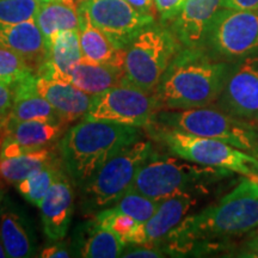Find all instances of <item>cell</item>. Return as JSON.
<instances>
[{
  "label": "cell",
  "mask_w": 258,
  "mask_h": 258,
  "mask_svg": "<svg viewBox=\"0 0 258 258\" xmlns=\"http://www.w3.org/2000/svg\"><path fill=\"white\" fill-rule=\"evenodd\" d=\"M35 22L46 37L47 44L59 31L74 29L79 30L80 23L78 9L64 4L60 0L41 3Z\"/></svg>",
  "instance_id": "obj_26"
},
{
  "label": "cell",
  "mask_w": 258,
  "mask_h": 258,
  "mask_svg": "<svg viewBox=\"0 0 258 258\" xmlns=\"http://www.w3.org/2000/svg\"><path fill=\"white\" fill-rule=\"evenodd\" d=\"M32 76H37L36 70L23 56L0 47V83H19Z\"/></svg>",
  "instance_id": "obj_29"
},
{
  "label": "cell",
  "mask_w": 258,
  "mask_h": 258,
  "mask_svg": "<svg viewBox=\"0 0 258 258\" xmlns=\"http://www.w3.org/2000/svg\"><path fill=\"white\" fill-rule=\"evenodd\" d=\"M145 129L153 140L163 145L173 156L201 165L232 171L258 182V158L233 145L218 139L184 133L154 122Z\"/></svg>",
  "instance_id": "obj_5"
},
{
  "label": "cell",
  "mask_w": 258,
  "mask_h": 258,
  "mask_svg": "<svg viewBox=\"0 0 258 258\" xmlns=\"http://www.w3.org/2000/svg\"><path fill=\"white\" fill-rule=\"evenodd\" d=\"M232 171L158 153L156 150L135 176L129 190L163 201L178 195L200 196L208 188L232 176Z\"/></svg>",
  "instance_id": "obj_4"
},
{
  "label": "cell",
  "mask_w": 258,
  "mask_h": 258,
  "mask_svg": "<svg viewBox=\"0 0 258 258\" xmlns=\"http://www.w3.org/2000/svg\"><path fill=\"white\" fill-rule=\"evenodd\" d=\"M159 205L160 201L147 198L134 190H128L112 205L111 208L115 212L129 215L138 222L144 224L153 217Z\"/></svg>",
  "instance_id": "obj_28"
},
{
  "label": "cell",
  "mask_w": 258,
  "mask_h": 258,
  "mask_svg": "<svg viewBox=\"0 0 258 258\" xmlns=\"http://www.w3.org/2000/svg\"><path fill=\"white\" fill-rule=\"evenodd\" d=\"M3 179L2 176H0V206H2L3 200L5 198V189H4V184H3Z\"/></svg>",
  "instance_id": "obj_39"
},
{
  "label": "cell",
  "mask_w": 258,
  "mask_h": 258,
  "mask_svg": "<svg viewBox=\"0 0 258 258\" xmlns=\"http://www.w3.org/2000/svg\"><path fill=\"white\" fill-rule=\"evenodd\" d=\"M35 89L55 108L66 124L82 120L91 108L96 96L82 91L72 84L36 76Z\"/></svg>",
  "instance_id": "obj_18"
},
{
  "label": "cell",
  "mask_w": 258,
  "mask_h": 258,
  "mask_svg": "<svg viewBox=\"0 0 258 258\" xmlns=\"http://www.w3.org/2000/svg\"><path fill=\"white\" fill-rule=\"evenodd\" d=\"M198 203V196L178 195L160 201L153 217L140 225L132 244L156 245L188 217Z\"/></svg>",
  "instance_id": "obj_17"
},
{
  "label": "cell",
  "mask_w": 258,
  "mask_h": 258,
  "mask_svg": "<svg viewBox=\"0 0 258 258\" xmlns=\"http://www.w3.org/2000/svg\"><path fill=\"white\" fill-rule=\"evenodd\" d=\"M76 245L77 256L85 258H117L127 244L110 228H106L91 219L83 225Z\"/></svg>",
  "instance_id": "obj_23"
},
{
  "label": "cell",
  "mask_w": 258,
  "mask_h": 258,
  "mask_svg": "<svg viewBox=\"0 0 258 258\" xmlns=\"http://www.w3.org/2000/svg\"><path fill=\"white\" fill-rule=\"evenodd\" d=\"M62 170L63 165L60 157L42 169L35 171L27 178L19 182L16 185V188H17L18 192L23 196V199L38 208L42 200L47 195L48 190L50 189L54 180L56 179V177Z\"/></svg>",
  "instance_id": "obj_27"
},
{
  "label": "cell",
  "mask_w": 258,
  "mask_h": 258,
  "mask_svg": "<svg viewBox=\"0 0 258 258\" xmlns=\"http://www.w3.org/2000/svg\"><path fill=\"white\" fill-rule=\"evenodd\" d=\"M123 77L124 71L120 67L93 62L83 57L70 74L67 83L89 95L98 96L121 84Z\"/></svg>",
  "instance_id": "obj_24"
},
{
  "label": "cell",
  "mask_w": 258,
  "mask_h": 258,
  "mask_svg": "<svg viewBox=\"0 0 258 258\" xmlns=\"http://www.w3.org/2000/svg\"><path fill=\"white\" fill-rule=\"evenodd\" d=\"M0 47L23 56L36 72L48 55L47 40L35 19L12 24L0 23Z\"/></svg>",
  "instance_id": "obj_19"
},
{
  "label": "cell",
  "mask_w": 258,
  "mask_h": 258,
  "mask_svg": "<svg viewBox=\"0 0 258 258\" xmlns=\"http://www.w3.org/2000/svg\"><path fill=\"white\" fill-rule=\"evenodd\" d=\"M222 8V0H186L169 24L184 48H203L209 25Z\"/></svg>",
  "instance_id": "obj_16"
},
{
  "label": "cell",
  "mask_w": 258,
  "mask_h": 258,
  "mask_svg": "<svg viewBox=\"0 0 258 258\" xmlns=\"http://www.w3.org/2000/svg\"><path fill=\"white\" fill-rule=\"evenodd\" d=\"M4 257H8V253H6V251L4 249V245H3L2 239H0V258H4Z\"/></svg>",
  "instance_id": "obj_40"
},
{
  "label": "cell",
  "mask_w": 258,
  "mask_h": 258,
  "mask_svg": "<svg viewBox=\"0 0 258 258\" xmlns=\"http://www.w3.org/2000/svg\"><path fill=\"white\" fill-rule=\"evenodd\" d=\"M80 6L120 49H125L139 32L156 22V18L140 14L125 0H84Z\"/></svg>",
  "instance_id": "obj_11"
},
{
  "label": "cell",
  "mask_w": 258,
  "mask_h": 258,
  "mask_svg": "<svg viewBox=\"0 0 258 258\" xmlns=\"http://www.w3.org/2000/svg\"><path fill=\"white\" fill-rule=\"evenodd\" d=\"M232 63L212 56L205 48L183 47L161 77L154 95L161 109L183 110L215 104Z\"/></svg>",
  "instance_id": "obj_2"
},
{
  "label": "cell",
  "mask_w": 258,
  "mask_h": 258,
  "mask_svg": "<svg viewBox=\"0 0 258 258\" xmlns=\"http://www.w3.org/2000/svg\"><path fill=\"white\" fill-rule=\"evenodd\" d=\"M153 122L198 137L218 139L258 158V125L235 117L215 104L183 110L161 109Z\"/></svg>",
  "instance_id": "obj_6"
},
{
  "label": "cell",
  "mask_w": 258,
  "mask_h": 258,
  "mask_svg": "<svg viewBox=\"0 0 258 258\" xmlns=\"http://www.w3.org/2000/svg\"><path fill=\"white\" fill-rule=\"evenodd\" d=\"M186 0H154L161 23L170 24L184 6Z\"/></svg>",
  "instance_id": "obj_31"
},
{
  "label": "cell",
  "mask_w": 258,
  "mask_h": 258,
  "mask_svg": "<svg viewBox=\"0 0 258 258\" xmlns=\"http://www.w3.org/2000/svg\"><path fill=\"white\" fill-rule=\"evenodd\" d=\"M258 228V182L240 180L218 202L188 215L156 246L172 256L209 252Z\"/></svg>",
  "instance_id": "obj_1"
},
{
  "label": "cell",
  "mask_w": 258,
  "mask_h": 258,
  "mask_svg": "<svg viewBox=\"0 0 258 258\" xmlns=\"http://www.w3.org/2000/svg\"><path fill=\"white\" fill-rule=\"evenodd\" d=\"M0 239L9 258L37 256V238L31 220L9 198H4L0 206Z\"/></svg>",
  "instance_id": "obj_15"
},
{
  "label": "cell",
  "mask_w": 258,
  "mask_h": 258,
  "mask_svg": "<svg viewBox=\"0 0 258 258\" xmlns=\"http://www.w3.org/2000/svg\"><path fill=\"white\" fill-rule=\"evenodd\" d=\"M206 50L215 59L234 63L258 54V10L221 8L206 36Z\"/></svg>",
  "instance_id": "obj_9"
},
{
  "label": "cell",
  "mask_w": 258,
  "mask_h": 258,
  "mask_svg": "<svg viewBox=\"0 0 258 258\" xmlns=\"http://www.w3.org/2000/svg\"><path fill=\"white\" fill-rule=\"evenodd\" d=\"M9 123V115L5 117H0V147H2L3 141L6 137V131H8Z\"/></svg>",
  "instance_id": "obj_38"
},
{
  "label": "cell",
  "mask_w": 258,
  "mask_h": 258,
  "mask_svg": "<svg viewBox=\"0 0 258 258\" xmlns=\"http://www.w3.org/2000/svg\"><path fill=\"white\" fill-rule=\"evenodd\" d=\"M222 8L233 10H258V0H222Z\"/></svg>",
  "instance_id": "obj_36"
},
{
  "label": "cell",
  "mask_w": 258,
  "mask_h": 258,
  "mask_svg": "<svg viewBox=\"0 0 258 258\" xmlns=\"http://www.w3.org/2000/svg\"><path fill=\"white\" fill-rule=\"evenodd\" d=\"M165 256V252L160 247L144 244H129L122 253V257L124 258H158Z\"/></svg>",
  "instance_id": "obj_32"
},
{
  "label": "cell",
  "mask_w": 258,
  "mask_h": 258,
  "mask_svg": "<svg viewBox=\"0 0 258 258\" xmlns=\"http://www.w3.org/2000/svg\"><path fill=\"white\" fill-rule=\"evenodd\" d=\"M160 110L154 92L122 82L96 96L83 118L146 128Z\"/></svg>",
  "instance_id": "obj_10"
},
{
  "label": "cell",
  "mask_w": 258,
  "mask_h": 258,
  "mask_svg": "<svg viewBox=\"0 0 258 258\" xmlns=\"http://www.w3.org/2000/svg\"><path fill=\"white\" fill-rule=\"evenodd\" d=\"M60 158L59 144L32 152L0 159V176L9 184L17 185L35 171L42 169Z\"/></svg>",
  "instance_id": "obj_25"
},
{
  "label": "cell",
  "mask_w": 258,
  "mask_h": 258,
  "mask_svg": "<svg viewBox=\"0 0 258 258\" xmlns=\"http://www.w3.org/2000/svg\"><path fill=\"white\" fill-rule=\"evenodd\" d=\"M72 256H76L72 245L70 244V241H63V239L54 241L37 254V257L41 258H69Z\"/></svg>",
  "instance_id": "obj_33"
},
{
  "label": "cell",
  "mask_w": 258,
  "mask_h": 258,
  "mask_svg": "<svg viewBox=\"0 0 258 258\" xmlns=\"http://www.w3.org/2000/svg\"><path fill=\"white\" fill-rule=\"evenodd\" d=\"M82 59L79 30L59 31L48 43L47 59L38 69L37 76L67 82Z\"/></svg>",
  "instance_id": "obj_20"
},
{
  "label": "cell",
  "mask_w": 258,
  "mask_h": 258,
  "mask_svg": "<svg viewBox=\"0 0 258 258\" xmlns=\"http://www.w3.org/2000/svg\"><path fill=\"white\" fill-rule=\"evenodd\" d=\"M69 125L62 122L14 121L9 118L0 159L32 152L59 144Z\"/></svg>",
  "instance_id": "obj_13"
},
{
  "label": "cell",
  "mask_w": 258,
  "mask_h": 258,
  "mask_svg": "<svg viewBox=\"0 0 258 258\" xmlns=\"http://www.w3.org/2000/svg\"><path fill=\"white\" fill-rule=\"evenodd\" d=\"M182 48L169 25L161 22L148 24L125 48L122 82L154 92L170 62Z\"/></svg>",
  "instance_id": "obj_7"
},
{
  "label": "cell",
  "mask_w": 258,
  "mask_h": 258,
  "mask_svg": "<svg viewBox=\"0 0 258 258\" xmlns=\"http://www.w3.org/2000/svg\"><path fill=\"white\" fill-rule=\"evenodd\" d=\"M18 83H0V117H5L11 110Z\"/></svg>",
  "instance_id": "obj_34"
},
{
  "label": "cell",
  "mask_w": 258,
  "mask_h": 258,
  "mask_svg": "<svg viewBox=\"0 0 258 258\" xmlns=\"http://www.w3.org/2000/svg\"><path fill=\"white\" fill-rule=\"evenodd\" d=\"M154 152L150 140H138L111 158L95 176L80 186V209L85 215H95L111 207L127 192L141 166Z\"/></svg>",
  "instance_id": "obj_8"
},
{
  "label": "cell",
  "mask_w": 258,
  "mask_h": 258,
  "mask_svg": "<svg viewBox=\"0 0 258 258\" xmlns=\"http://www.w3.org/2000/svg\"><path fill=\"white\" fill-rule=\"evenodd\" d=\"M40 3H49V2H57V0H37Z\"/></svg>",
  "instance_id": "obj_41"
},
{
  "label": "cell",
  "mask_w": 258,
  "mask_h": 258,
  "mask_svg": "<svg viewBox=\"0 0 258 258\" xmlns=\"http://www.w3.org/2000/svg\"><path fill=\"white\" fill-rule=\"evenodd\" d=\"M128 4H131L137 11L148 17L157 18V9L154 0H125Z\"/></svg>",
  "instance_id": "obj_35"
},
{
  "label": "cell",
  "mask_w": 258,
  "mask_h": 258,
  "mask_svg": "<svg viewBox=\"0 0 258 258\" xmlns=\"http://www.w3.org/2000/svg\"><path fill=\"white\" fill-rule=\"evenodd\" d=\"M238 257H249V258H258V234L247 240L241 249L238 251Z\"/></svg>",
  "instance_id": "obj_37"
},
{
  "label": "cell",
  "mask_w": 258,
  "mask_h": 258,
  "mask_svg": "<svg viewBox=\"0 0 258 258\" xmlns=\"http://www.w3.org/2000/svg\"><path fill=\"white\" fill-rule=\"evenodd\" d=\"M40 5L37 0H0V23L12 24L35 19Z\"/></svg>",
  "instance_id": "obj_30"
},
{
  "label": "cell",
  "mask_w": 258,
  "mask_h": 258,
  "mask_svg": "<svg viewBox=\"0 0 258 258\" xmlns=\"http://www.w3.org/2000/svg\"><path fill=\"white\" fill-rule=\"evenodd\" d=\"M141 135L139 127L82 118L59 141L63 169L80 188L111 158L140 140Z\"/></svg>",
  "instance_id": "obj_3"
},
{
  "label": "cell",
  "mask_w": 258,
  "mask_h": 258,
  "mask_svg": "<svg viewBox=\"0 0 258 258\" xmlns=\"http://www.w3.org/2000/svg\"><path fill=\"white\" fill-rule=\"evenodd\" d=\"M72 183L63 169L38 207L43 233L51 241L63 239L69 233L74 212Z\"/></svg>",
  "instance_id": "obj_14"
},
{
  "label": "cell",
  "mask_w": 258,
  "mask_h": 258,
  "mask_svg": "<svg viewBox=\"0 0 258 258\" xmlns=\"http://www.w3.org/2000/svg\"><path fill=\"white\" fill-rule=\"evenodd\" d=\"M35 78L36 76H32L18 83L9 118L14 121H48L64 123L55 108L36 91Z\"/></svg>",
  "instance_id": "obj_22"
},
{
  "label": "cell",
  "mask_w": 258,
  "mask_h": 258,
  "mask_svg": "<svg viewBox=\"0 0 258 258\" xmlns=\"http://www.w3.org/2000/svg\"><path fill=\"white\" fill-rule=\"evenodd\" d=\"M215 105L250 122H258V54L232 63Z\"/></svg>",
  "instance_id": "obj_12"
},
{
  "label": "cell",
  "mask_w": 258,
  "mask_h": 258,
  "mask_svg": "<svg viewBox=\"0 0 258 258\" xmlns=\"http://www.w3.org/2000/svg\"><path fill=\"white\" fill-rule=\"evenodd\" d=\"M78 12L80 22L79 40L84 59L93 62L111 64L123 70L125 49L116 47L110 38L92 23L82 6L78 9Z\"/></svg>",
  "instance_id": "obj_21"
}]
</instances>
